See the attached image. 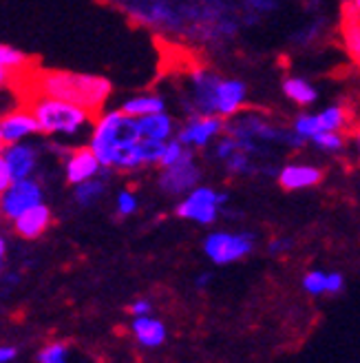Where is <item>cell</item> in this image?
Here are the masks:
<instances>
[{"mask_svg":"<svg viewBox=\"0 0 360 363\" xmlns=\"http://www.w3.org/2000/svg\"><path fill=\"white\" fill-rule=\"evenodd\" d=\"M131 313H133L135 317H146V315L151 313V301H146V299L135 301V303L131 306Z\"/></svg>","mask_w":360,"mask_h":363,"instance_id":"cell-32","label":"cell"},{"mask_svg":"<svg viewBox=\"0 0 360 363\" xmlns=\"http://www.w3.org/2000/svg\"><path fill=\"white\" fill-rule=\"evenodd\" d=\"M18 94H21L23 106L31 96H49L84 106L93 116L106 104L111 96V82L102 76L78 74V71H62V69H29L16 80Z\"/></svg>","mask_w":360,"mask_h":363,"instance_id":"cell-1","label":"cell"},{"mask_svg":"<svg viewBox=\"0 0 360 363\" xmlns=\"http://www.w3.org/2000/svg\"><path fill=\"white\" fill-rule=\"evenodd\" d=\"M5 144V135H3V118H0V147Z\"/></svg>","mask_w":360,"mask_h":363,"instance_id":"cell-37","label":"cell"},{"mask_svg":"<svg viewBox=\"0 0 360 363\" xmlns=\"http://www.w3.org/2000/svg\"><path fill=\"white\" fill-rule=\"evenodd\" d=\"M100 169H102V164H100V160L91 147H80V149L69 151L66 162H64L66 182L74 186L82 184V182H86V179L98 177Z\"/></svg>","mask_w":360,"mask_h":363,"instance_id":"cell-9","label":"cell"},{"mask_svg":"<svg viewBox=\"0 0 360 363\" xmlns=\"http://www.w3.org/2000/svg\"><path fill=\"white\" fill-rule=\"evenodd\" d=\"M199 179H202V171H199V167L194 164V155L190 151L182 162H177V164L161 171L159 186L168 195H182L186 191L197 189Z\"/></svg>","mask_w":360,"mask_h":363,"instance_id":"cell-8","label":"cell"},{"mask_svg":"<svg viewBox=\"0 0 360 363\" xmlns=\"http://www.w3.org/2000/svg\"><path fill=\"white\" fill-rule=\"evenodd\" d=\"M139 129H137V118H131L122 111H109L93 122V133H91V149L98 155L100 164L111 169V157L117 147L129 142H137Z\"/></svg>","mask_w":360,"mask_h":363,"instance_id":"cell-3","label":"cell"},{"mask_svg":"<svg viewBox=\"0 0 360 363\" xmlns=\"http://www.w3.org/2000/svg\"><path fill=\"white\" fill-rule=\"evenodd\" d=\"M190 151L192 149L184 147V144L179 142V140H168L166 142V149H164V155H161V160H159V167L161 169H168V167L177 164V162H182Z\"/></svg>","mask_w":360,"mask_h":363,"instance_id":"cell-25","label":"cell"},{"mask_svg":"<svg viewBox=\"0 0 360 363\" xmlns=\"http://www.w3.org/2000/svg\"><path fill=\"white\" fill-rule=\"evenodd\" d=\"M51 224V211L47 204H35L29 211H25L18 220H13L16 233L25 240H35L49 228Z\"/></svg>","mask_w":360,"mask_h":363,"instance_id":"cell-14","label":"cell"},{"mask_svg":"<svg viewBox=\"0 0 360 363\" xmlns=\"http://www.w3.org/2000/svg\"><path fill=\"white\" fill-rule=\"evenodd\" d=\"M11 184H13L11 171H9V167H7V160H5L3 151H0V195H3Z\"/></svg>","mask_w":360,"mask_h":363,"instance_id":"cell-30","label":"cell"},{"mask_svg":"<svg viewBox=\"0 0 360 363\" xmlns=\"http://www.w3.org/2000/svg\"><path fill=\"white\" fill-rule=\"evenodd\" d=\"M255 242L248 233H212L204 244L206 255L214 264H230L245 257Z\"/></svg>","mask_w":360,"mask_h":363,"instance_id":"cell-6","label":"cell"},{"mask_svg":"<svg viewBox=\"0 0 360 363\" xmlns=\"http://www.w3.org/2000/svg\"><path fill=\"white\" fill-rule=\"evenodd\" d=\"M283 94L298 106H310L318 100V91L303 78L290 76L283 80Z\"/></svg>","mask_w":360,"mask_h":363,"instance_id":"cell-18","label":"cell"},{"mask_svg":"<svg viewBox=\"0 0 360 363\" xmlns=\"http://www.w3.org/2000/svg\"><path fill=\"white\" fill-rule=\"evenodd\" d=\"M318 120H320L323 131H343V129H347L349 122H352L349 108L343 106V104L327 106L325 111L318 113Z\"/></svg>","mask_w":360,"mask_h":363,"instance_id":"cell-21","label":"cell"},{"mask_svg":"<svg viewBox=\"0 0 360 363\" xmlns=\"http://www.w3.org/2000/svg\"><path fill=\"white\" fill-rule=\"evenodd\" d=\"M356 147H358V153H360V129L356 131Z\"/></svg>","mask_w":360,"mask_h":363,"instance_id":"cell-38","label":"cell"},{"mask_svg":"<svg viewBox=\"0 0 360 363\" xmlns=\"http://www.w3.org/2000/svg\"><path fill=\"white\" fill-rule=\"evenodd\" d=\"M5 250H7V244L3 235H0V268H3V262H5Z\"/></svg>","mask_w":360,"mask_h":363,"instance_id":"cell-36","label":"cell"},{"mask_svg":"<svg viewBox=\"0 0 360 363\" xmlns=\"http://www.w3.org/2000/svg\"><path fill=\"white\" fill-rule=\"evenodd\" d=\"M137 129H139V138L168 142L173 131H175V120L166 111L164 113H153V116H146V118H139L137 120Z\"/></svg>","mask_w":360,"mask_h":363,"instance_id":"cell-15","label":"cell"},{"mask_svg":"<svg viewBox=\"0 0 360 363\" xmlns=\"http://www.w3.org/2000/svg\"><path fill=\"white\" fill-rule=\"evenodd\" d=\"M316 35H320V23L318 21H314V23H310V25H305L303 29H298L296 33H294V43L296 45H301V47H308Z\"/></svg>","mask_w":360,"mask_h":363,"instance_id":"cell-29","label":"cell"},{"mask_svg":"<svg viewBox=\"0 0 360 363\" xmlns=\"http://www.w3.org/2000/svg\"><path fill=\"white\" fill-rule=\"evenodd\" d=\"M31 67H33L31 58H27L23 51H18L16 47H9V45H0V69H5L9 74L21 78Z\"/></svg>","mask_w":360,"mask_h":363,"instance_id":"cell-19","label":"cell"},{"mask_svg":"<svg viewBox=\"0 0 360 363\" xmlns=\"http://www.w3.org/2000/svg\"><path fill=\"white\" fill-rule=\"evenodd\" d=\"M40 133V126L35 116L29 111L27 106H16L11 111H7L3 116V135H5V144H16L23 142L25 138Z\"/></svg>","mask_w":360,"mask_h":363,"instance_id":"cell-10","label":"cell"},{"mask_svg":"<svg viewBox=\"0 0 360 363\" xmlns=\"http://www.w3.org/2000/svg\"><path fill=\"white\" fill-rule=\"evenodd\" d=\"M35 204H42V189L35 179H16L13 184L0 195V213L7 220H18L25 211H29Z\"/></svg>","mask_w":360,"mask_h":363,"instance_id":"cell-5","label":"cell"},{"mask_svg":"<svg viewBox=\"0 0 360 363\" xmlns=\"http://www.w3.org/2000/svg\"><path fill=\"white\" fill-rule=\"evenodd\" d=\"M115 206H117V215H122V217L133 215V213L137 211V197H135V193H131V191H122V193L117 195Z\"/></svg>","mask_w":360,"mask_h":363,"instance_id":"cell-28","label":"cell"},{"mask_svg":"<svg viewBox=\"0 0 360 363\" xmlns=\"http://www.w3.org/2000/svg\"><path fill=\"white\" fill-rule=\"evenodd\" d=\"M120 111L131 116V118H146V116H153V113H164L166 111V100L161 96H155V94H141V96H133L126 100Z\"/></svg>","mask_w":360,"mask_h":363,"instance_id":"cell-16","label":"cell"},{"mask_svg":"<svg viewBox=\"0 0 360 363\" xmlns=\"http://www.w3.org/2000/svg\"><path fill=\"white\" fill-rule=\"evenodd\" d=\"M104 191H106L104 179H100V177L86 179V182H82V184L76 186V202L80 206H91L104 195Z\"/></svg>","mask_w":360,"mask_h":363,"instance_id":"cell-22","label":"cell"},{"mask_svg":"<svg viewBox=\"0 0 360 363\" xmlns=\"http://www.w3.org/2000/svg\"><path fill=\"white\" fill-rule=\"evenodd\" d=\"M25 106L38 120L40 133L47 135H76L86 124L95 122V116L84 106L49 96H31Z\"/></svg>","mask_w":360,"mask_h":363,"instance_id":"cell-2","label":"cell"},{"mask_svg":"<svg viewBox=\"0 0 360 363\" xmlns=\"http://www.w3.org/2000/svg\"><path fill=\"white\" fill-rule=\"evenodd\" d=\"M133 335L135 339L141 343V346H146V348H157L164 343L166 339V328H164V323L153 319V317H135L133 321Z\"/></svg>","mask_w":360,"mask_h":363,"instance_id":"cell-17","label":"cell"},{"mask_svg":"<svg viewBox=\"0 0 360 363\" xmlns=\"http://www.w3.org/2000/svg\"><path fill=\"white\" fill-rule=\"evenodd\" d=\"M314 147L325 151V153H338L345 149V138L340 135V131H323L312 138Z\"/></svg>","mask_w":360,"mask_h":363,"instance_id":"cell-24","label":"cell"},{"mask_svg":"<svg viewBox=\"0 0 360 363\" xmlns=\"http://www.w3.org/2000/svg\"><path fill=\"white\" fill-rule=\"evenodd\" d=\"M226 195L217 193L208 186H197L188 193V197L182 204L177 206V215L184 217V220H192L199 224H210L217 220L219 206L226 202Z\"/></svg>","mask_w":360,"mask_h":363,"instance_id":"cell-4","label":"cell"},{"mask_svg":"<svg viewBox=\"0 0 360 363\" xmlns=\"http://www.w3.org/2000/svg\"><path fill=\"white\" fill-rule=\"evenodd\" d=\"M343 288V275H338V272H330L327 275V293H338V290Z\"/></svg>","mask_w":360,"mask_h":363,"instance_id":"cell-31","label":"cell"},{"mask_svg":"<svg viewBox=\"0 0 360 363\" xmlns=\"http://www.w3.org/2000/svg\"><path fill=\"white\" fill-rule=\"evenodd\" d=\"M343 43L349 56L360 65V16L343 9Z\"/></svg>","mask_w":360,"mask_h":363,"instance_id":"cell-20","label":"cell"},{"mask_svg":"<svg viewBox=\"0 0 360 363\" xmlns=\"http://www.w3.org/2000/svg\"><path fill=\"white\" fill-rule=\"evenodd\" d=\"M223 131H226L223 118H219V116H194V118H186V124L179 129L177 140L188 149H204Z\"/></svg>","mask_w":360,"mask_h":363,"instance_id":"cell-7","label":"cell"},{"mask_svg":"<svg viewBox=\"0 0 360 363\" xmlns=\"http://www.w3.org/2000/svg\"><path fill=\"white\" fill-rule=\"evenodd\" d=\"M323 182V171L312 164H287L279 173V184L285 191L310 189Z\"/></svg>","mask_w":360,"mask_h":363,"instance_id":"cell-13","label":"cell"},{"mask_svg":"<svg viewBox=\"0 0 360 363\" xmlns=\"http://www.w3.org/2000/svg\"><path fill=\"white\" fill-rule=\"evenodd\" d=\"M248 86L237 78H223L217 91V116L219 118H235L245 108Z\"/></svg>","mask_w":360,"mask_h":363,"instance_id":"cell-11","label":"cell"},{"mask_svg":"<svg viewBox=\"0 0 360 363\" xmlns=\"http://www.w3.org/2000/svg\"><path fill=\"white\" fill-rule=\"evenodd\" d=\"M38 363H69V350L64 343H49L38 352Z\"/></svg>","mask_w":360,"mask_h":363,"instance_id":"cell-26","label":"cell"},{"mask_svg":"<svg viewBox=\"0 0 360 363\" xmlns=\"http://www.w3.org/2000/svg\"><path fill=\"white\" fill-rule=\"evenodd\" d=\"M292 131L301 138V140H312L314 135L323 133V126L318 120V113H301L294 118L292 122Z\"/></svg>","mask_w":360,"mask_h":363,"instance_id":"cell-23","label":"cell"},{"mask_svg":"<svg viewBox=\"0 0 360 363\" xmlns=\"http://www.w3.org/2000/svg\"><path fill=\"white\" fill-rule=\"evenodd\" d=\"M16 80H18V76L9 74V71H5V69H0V91H5L7 86L16 84Z\"/></svg>","mask_w":360,"mask_h":363,"instance_id":"cell-33","label":"cell"},{"mask_svg":"<svg viewBox=\"0 0 360 363\" xmlns=\"http://www.w3.org/2000/svg\"><path fill=\"white\" fill-rule=\"evenodd\" d=\"M303 286H305V290H308V293L320 295V293H325V288H327V275H325V272L314 270V272H310V275H305Z\"/></svg>","mask_w":360,"mask_h":363,"instance_id":"cell-27","label":"cell"},{"mask_svg":"<svg viewBox=\"0 0 360 363\" xmlns=\"http://www.w3.org/2000/svg\"><path fill=\"white\" fill-rule=\"evenodd\" d=\"M343 9H345V11H352V13H358V16H360V0H345Z\"/></svg>","mask_w":360,"mask_h":363,"instance_id":"cell-35","label":"cell"},{"mask_svg":"<svg viewBox=\"0 0 360 363\" xmlns=\"http://www.w3.org/2000/svg\"><path fill=\"white\" fill-rule=\"evenodd\" d=\"M3 155L7 160V167L11 171L13 182L31 177L35 167H38V151H35L31 144H23V142L7 144V149L3 151Z\"/></svg>","mask_w":360,"mask_h":363,"instance_id":"cell-12","label":"cell"},{"mask_svg":"<svg viewBox=\"0 0 360 363\" xmlns=\"http://www.w3.org/2000/svg\"><path fill=\"white\" fill-rule=\"evenodd\" d=\"M18 350L13 346H0V363H11L16 359Z\"/></svg>","mask_w":360,"mask_h":363,"instance_id":"cell-34","label":"cell"}]
</instances>
